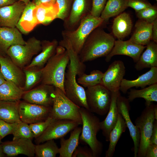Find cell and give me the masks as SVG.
I'll use <instances>...</instances> for the list:
<instances>
[{"label": "cell", "mask_w": 157, "mask_h": 157, "mask_svg": "<svg viewBox=\"0 0 157 157\" xmlns=\"http://www.w3.org/2000/svg\"><path fill=\"white\" fill-rule=\"evenodd\" d=\"M42 72V68L37 70L25 69L24 72L25 81L24 86L23 88L25 91H28L36 83L41 80Z\"/></svg>", "instance_id": "38"}, {"label": "cell", "mask_w": 157, "mask_h": 157, "mask_svg": "<svg viewBox=\"0 0 157 157\" xmlns=\"http://www.w3.org/2000/svg\"><path fill=\"white\" fill-rule=\"evenodd\" d=\"M32 1L36 6L42 3H55L56 0H33Z\"/></svg>", "instance_id": "51"}, {"label": "cell", "mask_w": 157, "mask_h": 157, "mask_svg": "<svg viewBox=\"0 0 157 157\" xmlns=\"http://www.w3.org/2000/svg\"><path fill=\"white\" fill-rule=\"evenodd\" d=\"M125 67L123 61L115 60L104 73L102 84L111 92L119 90L120 84L125 74Z\"/></svg>", "instance_id": "13"}, {"label": "cell", "mask_w": 157, "mask_h": 157, "mask_svg": "<svg viewBox=\"0 0 157 157\" xmlns=\"http://www.w3.org/2000/svg\"><path fill=\"white\" fill-rule=\"evenodd\" d=\"M82 127L77 126L71 132L69 138H61L59 148L60 157H72V155L79 143Z\"/></svg>", "instance_id": "29"}, {"label": "cell", "mask_w": 157, "mask_h": 157, "mask_svg": "<svg viewBox=\"0 0 157 157\" xmlns=\"http://www.w3.org/2000/svg\"><path fill=\"white\" fill-rule=\"evenodd\" d=\"M136 15L139 19L152 23L157 19V7L156 5L141 10L137 13Z\"/></svg>", "instance_id": "41"}, {"label": "cell", "mask_w": 157, "mask_h": 157, "mask_svg": "<svg viewBox=\"0 0 157 157\" xmlns=\"http://www.w3.org/2000/svg\"><path fill=\"white\" fill-rule=\"evenodd\" d=\"M79 125L72 120L55 119L40 136L35 138V142L38 144L48 140L61 138Z\"/></svg>", "instance_id": "11"}, {"label": "cell", "mask_w": 157, "mask_h": 157, "mask_svg": "<svg viewBox=\"0 0 157 157\" xmlns=\"http://www.w3.org/2000/svg\"><path fill=\"white\" fill-rule=\"evenodd\" d=\"M145 50L141 54L135 65L138 71L145 68L157 67V44L151 41L147 45Z\"/></svg>", "instance_id": "28"}, {"label": "cell", "mask_w": 157, "mask_h": 157, "mask_svg": "<svg viewBox=\"0 0 157 157\" xmlns=\"http://www.w3.org/2000/svg\"><path fill=\"white\" fill-rule=\"evenodd\" d=\"M151 5L148 0H127L128 7L133 9L136 13Z\"/></svg>", "instance_id": "45"}, {"label": "cell", "mask_w": 157, "mask_h": 157, "mask_svg": "<svg viewBox=\"0 0 157 157\" xmlns=\"http://www.w3.org/2000/svg\"><path fill=\"white\" fill-rule=\"evenodd\" d=\"M154 118L155 120H157V105H155L154 110Z\"/></svg>", "instance_id": "54"}, {"label": "cell", "mask_w": 157, "mask_h": 157, "mask_svg": "<svg viewBox=\"0 0 157 157\" xmlns=\"http://www.w3.org/2000/svg\"><path fill=\"white\" fill-rule=\"evenodd\" d=\"M35 145V155L37 157H56L59 153V148L54 140L47 141Z\"/></svg>", "instance_id": "35"}, {"label": "cell", "mask_w": 157, "mask_h": 157, "mask_svg": "<svg viewBox=\"0 0 157 157\" xmlns=\"http://www.w3.org/2000/svg\"><path fill=\"white\" fill-rule=\"evenodd\" d=\"M73 0H56L59 8L57 18L63 21L69 17L71 10Z\"/></svg>", "instance_id": "42"}, {"label": "cell", "mask_w": 157, "mask_h": 157, "mask_svg": "<svg viewBox=\"0 0 157 157\" xmlns=\"http://www.w3.org/2000/svg\"><path fill=\"white\" fill-rule=\"evenodd\" d=\"M41 50V41L33 37L26 41L24 44H17L10 47L7 54L17 65L22 68Z\"/></svg>", "instance_id": "8"}, {"label": "cell", "mask_w": 157, "mask_h": 157, "mask_svg": "<svg viewBox=\"0 0 157 157\" xmlns=\"http://www.w3.org/2000/svg\"><path fill=\"white\" fill-rule=\"evenodd\" d=\"M115 40L111 34L99 27L93 31L85 41L78 55L83 63L106 56L111 51Z\"/></svg>", "instance_id": "1"}, {"label": "cell", "mask_w": 157, "mask_h": 157, "mask_svg": "<svg viewBox=\"0 0 157 157\" xmlns=\"http://www.w3.org/2000/svg\"><path fill=\"white\" fill-rule=\"evenodd\" d=\"M82 127L79 140L89 145L93 157H99L103 149L102 143L97 138V135L100 130V121L98 117L88 109L81 107L80 109Z\"/></svg>", "instance_id": "3"}, {"label": "cell", "mask_w": 157, "mask_h": 157, "mask_svg": "<svg viewBox=\"0 0 157 157\" xmlns=\"http://www.w3.org/2000/svg\"><path fill=\"white\" fill-rule=\"evenodd\" d=\"M156 1H157V0H156Z\"/></svg>", "instance_id": "57"}, {"label": "cell", "mask_w": 157, "mask_h": 157, "mask_svg": "<svg viewBox=\"0 0 157 157\" xmlns=\"http://www.w3.org/2000/svg\"><path fill=\"white\" fill-rule=\"evenodd\" d=\"M26 43L21 33L16 27L0 26V54H7L8 50L12 46Z\"/></svg>", "instance_id": "20"}, {"label": "cell", "mask_w": 157, "mask_h": 157, "mask_svg": "<svg viewBox=\"0 0 157 157\" xmlns=\"http://www.w3.org/2000/svg\"><path fill=\"white\" fill-rule=\"evenodd\" d=\"M18 123H9L0 119V134L2 139L12 134Z\"/></svg>", "instance_id": "43"}, {"label": "cell", "mask_w": 157, "mask_h": 157, "mask_svg": "<svg viewBox=\"0 0 157 157\" xmlns=\"http://www.w3.org/2000/svg\"><path fill=\"white\" fill-rule=\"evenodd\" d=\"M85 91L89 110L100 115H106L111 102V92L102 84L87 88Z\"/></svg>", "instance_id": "7"}, {"label": "cell", "mask_w": 157, "mask_h": 157, "mask_svg": "<svg viewBox=\"0 0 157 157\" xmlns=\"http://www.w3.org/2000/svg\"><path fill=\"white\" fill-rule=\"evenodd\" d=\"M152 39L154 42L157 43V19L152 23Z\"/></svg>", "instance_id": "49"}, {"label": "cell", "mask_w": 157, "mask_h": 157, "mask_svg": "<svg viewBox=\"0 0 157 157\" xmlns=\"http://www.w3.org/2000/svg\"><path fill=\"white\" fill-rule=\"evenodd\" d=\"M77 75L75 67L70 62L65 75L64 84L65 94L70 100L76 105L89 110L86 100L85 90L76 81Z\"/></svg>", "instance_id": "9"}, {"label": "cell", "mask_w": 157, "mask_h": 157, "mask_svg": "<svg viewBox=\"0 0 157 157\" xmlns=\"http://www.w3.org/2000/svg\"><path fill=\"white\" fill-rule=\"evenodd\" d=\"M0 68L6 81L22 88L24 81V74L8 56L0 54Z\"/></svg>", "instance_id": "19"}, {"label": "cell", "mask_w": 157, "mask_h": 157, "mask_svg": "<svg viewBox=\"0 0 157 157\" xmlns=\"http://www.w3.org/2000/svg\"><path fill=\"white\" fill-rule=\"evenodd\" d=\"M126 128L127 126L124 118L119 113L116 124L110 133L109 145L106 152V157L113 156L117 143L122 133L125 131Z\"/></svg>", "instance_id": "31"}, {"label": "cell", "mask_w": 157, "mask_h": 157, "mask_svg": "<svg viewBox=\"0 0 157 157\" xmlns=\"http://www.w3.org/2000/svg\"><path fill=\"white\" fill-rule=\"evenodd\" d=\"M132 26L130 15L125 12L122 13L113 20L112 27L113 34L118 40H122L131 33Z\"/></svg>", "instance_id": "27"}, {"label": "cell", "mask_w": 157, "mask_h": 157, "mask_svg": "<svg viewBox=\"0 0 157 157\" xmlns=\"http://www.w3.org/2000/svg\"><path fill=\"white\" fill-rule=\"evenodd\" d=\"M13 140L21 138H26L32 140L33 134L28 124L22 121L18 122L13 131Z\"/></svg>", "instance_id": "39"}, {"label": "cell", "mask_w": 157, "mask_h": 157, "mask_svg": "<svg viewBox=\"0 0 157 157\" xmlns=\"http://www.w3.org/2000/svg\"><path fill=\"white\" fill-rule=\"evenodd\" d=\"M59 45L65 48L67 51L70 58V62L75 67L78 76L84 73L85 66L83 63L80 61L78 55L73 50L69 42L66 40L63 39L59 43Z\"/></svg>", "instance_id": "37"}, {"label": "cell", "mask_w": 157, "mask_h": 157, "mask_svg": "<svg viewBox=\"0 0 157 157\" xmlns=\"http://www.w3.org/2000/svg\"><path fill=\"white\" fill-rule=\"evenodd\" d=\"M149 144H157V120H155L149 141Z\"/></svg>", "instance_id": "48"}, {"label": "cell", "mask_w": 157, "mask_h": 157, "mask_svg": "<svg viewBox=\"0 0 157 157\" xmlns=\"http://www.w3.org/2000/svg\"><path fill=\"white\" fill-rule=\"evenodd\" d=\"M128 7L127 0H108L100 17L106 21L123 13Z\"/></svg>", "instance_id": "34"}, {"label": "cell", "mask_w": 157, "mask_h": 157, "mask_svg": "<svg viewBox=\"0 0 157 157\" xmlns=\"http://www.w3.org/2000/svg\"><path fill=\"white\" fill-rule=\"evenodd\" d=\"M145 105V108L134 122L135 125L139 129L140 134L137 157H145L155 120L154 110L155 105L152 102Z\"/></svg>", "instance_id": "6"}, {"label": "cell", "mask_w": 157, "mask_h": 157, "mask_svg": "<svg viewBox=\"0 0 157 157\" xmlns=\"http://www.w3.org/2000/svg\"><path fill=\"white\" fill-rule=\"evenodd\" d=\"M19 0H0V8L11 5Z\"/></svg>", "instance_id": "50"}, {"label": "cell", "mask_w": 157, "mask_h": 157, "mask_svg": "<svg viewBox=\"0 0 157 157\" xmlns=\"http://www.w3.org/2000/svg\"><path fill=\"white\" fill-rule=\"evenodd\" d=\"M104 73L100 70L92 71L89 74L84 73L78 76L77 83L84 87L88 88L102 84Z\"/></svg>", "instance_id": "36"}, {"label": "cell", "mask_w": 157, "mask_h": 157, "mask_svg": "<svg viewBox=\"0 0 157 157\" xmlns=\"http://www.w3.org/2000/svg\"><path fill=\"white\" fill-rule=\"evenodd\" d=\"M119 90L111 92V101L107 115L105 119L100 122V128L106 140L109 141L110 132L117 122L119 112L117 104Z\"/></svg>", "instance_id": "22"}, {"label": "cell", "mask_w": 157, "mask_h": 157, "mask_svg": "<svg viewBox=\"0 0 157 157\" xmlns=\"http://www.w3.org/2000/svg\"><path fill=\"white\" fill-rule=\"evenodd\" d=\"M130 101L127 98L119 94L117 99V104L119 113L124 118L127 127L134 143L133 151L134 157H137L140 140V134L138 128L132 122L129 115L130 110Z\"/></svg>", "instance_id": "14"}, {"label": "cell", "mask_w": 157, "mask_h": 157, "mask_svg": "<svg viewBox=\"0 0 157 157\" xmlns=\"http://www.w3.org/2000/svg\"><path fill=\"white\" fill-rule=\"evenodd\" d=\"M2 138H1V135H0V144H1V143H2V142H1V140H2Z\"/></svg>", "instance_id": "56"}, {"label": "cell", "mask_w": 157, "mask_h": 157, "mask_svg": "<svg viewBox=\"0 0 157 157\" xmlns=\"http://www.w3.org/2000/svg\"><path fill=\"white\" fill-rule=\"evenodd\" d=\"M59 8L56 2L42 3L36 6L33 14L38 24H49L57 18Z\"/></svg>", "instance_id": "23"}, {"label": "cell", "mask_w": 157, "mask_h": 157, "mask_svg": "<svg viewBox=\"0 0 157 157\" xmlns=\"http://www.w3.org/2000/svg\"><path fill=\"white\" fill-rule=\"evenodd\" d=\"M55 119L49 116L44 121L29 124L33 138L35 139L40 136Z\"/></svg>", "instance_id": "40"}, {"label": "cell", "mask_w": 157, "mask_h": 157, "mask_svg": "<svg viewBox=\"0 0 157 157\" xmlns=\"http://www.w3.org/2000/svg\"><path fill=\"white\" fill-rule=\"evenodd\" d=\"M35 7L32 1H30L26 5L16 26L21 33L27 34L38 25L33 14Z\"/></svg>", "instance_id": "25"}, {"label": "cell", "mask_w": 157, "mask_h": 157, "mask_svg": "<svg viewBox=\"0 0 157 157\" xmlns=\"http://www.w3.org/2000/svg\"><path fill=\"white\" fill-rule=\"evenodd\" d=\"M80 108L70 100L61 89L55 88L50 116L55 119L70 120L82 124Z\"/></svg>", "instance_id": "5"}, {"label": "cell", "mask_w": 157, "mask_h": 157, "mask_svg": "<svg viewBox=\"0 0 157 157\" xmlns=\"http://www.w3.org/2000/svg\"><path fill=\"white\" fill-rule=\"evenodd\" d=\"M146 46L139 44L129 40H115L114 46L109 53L106 57L105 60L109 62L113 56L117 55L126 56L131 57L136 63Z\"/></svg>", "instance_id": "16"}, {"label": "cell", "mask_w": 157, "mask_h": 157, "mask_svg": "<svg viewBox=\"0 0 157 157\" xmlns=\"http://www.w3.org/2000/svg\"><path fill=\"white\" fill-rule=\"evenodd\" d=\"M26 5L19 0L0 8V26L16 27Z\"/></svg>", "instance_id": "18"}, {"label": "cell", "mask_w": 157, "mask_h": 157, "mask_svg": "<svg viewBox=\"0 0 157 157\" xmlns=\"http://www.w3.org/2000/svg\"><path fill=\"white\" fill-rule=\"evenodd\" d=\"M152 23L139 19L136 23L135 29L129 39L137 44L147 45L152 39Z\"/></svg>", "instance_id": "26"}, {"label": "cell", "mask_w": 157, "mask_h": 157, "mask_svg": "<svg viewBox=\"0 0 157 157\" xmlns=\"http://www.w3.org/2000/svg\"><path fill=\"white\" fill-rule=\"evenodd\" d=\"M21 1L23 2L26 5L30 1V0H20Z\"/></svg>", "instance_id": "55"}, {"label": "cell", "mask_w": 157, "mask_h": 157, "mask_svg": "<svg viewBox=\"0 0 157 157\" xmlns=\"http://www.w3.org/2000/svg\"><path fill=\"white\" fill-rule=\"evenodd\" d=\"M92 0H73L71 10L68 17L64 21V30L72 31L75 30L82 20L90 14Z\"/></svg>", "instance_id": "12"}, {"label": "cell", "mask_w": 157, "mask_h": 157, "mask_svg": "<svg viewBox=\"0 0 157 157\" xmlns=\"http://www.w3.org/2000/svg\"><path fill=\"white\" fill-rule=\"evenodd\" d=\"M69 61L67 50L58 45L54 54L42 68V84L53 86L60 89L65 93L64 84L65 70Z\"/></svg>", "instance_id": "2"}, {"label": "cell", "mask_w": 157, "mask_h": 157, "mask_svg": "<svg viewBox=\"0 0 157 157\" xmlns=\"http://www.w3.org/2000/svg\"><path fill=\"white\" fill-rule=\"evenodd\" d=\"M6 155L3 152L2 145L1 144H0V157H5Z\"/></svg>", "instance_id": "53"}, {"label": "cell", "mask_w": 157, "mask_h": 157, "mask_svg": "<svg viewBox=\"0 0 157 157\" xmlns=\"http://www.w3.org/2000/svg\"><path fill=\"white\" fill-rule=\"evenodd\" d=\"M72 157H93V156L90 148L86 146H78L74 151Z\"/></svg>", "instance_id": "46"}, {"label": "cell", "mask_w": 157, "mask_h": 157, "mask_svg": "<svg viewBox=\"0 0 157 157\" xmlns=\"http://www.w3.org/2000/svg\"><path fill=\"white\" fill-rule=\"evenodd\" d=\"M104 22L100 17H96L90 14L82 20L75 30L72 31H63V39L67 40L73 51L79 55L90 33L96 28L100 26Z\"/></svg>", "instance_id": "4"}, {"label": "cell", "mask_w": 157, "mask_h": 157, "mask_svg": "<svg viewBox=\"0 0 157 157\" xmlns=\"http://www.w3.org/2000/svg\"><path fill=\"white\" fill-rule=\"evenodd\" d=\"M108 0H92L90 14L96 17H100Z\"/></svg>", "instance_id": "44"}, {"label": "cell", "mask_w": 157, "mask_h": 157, "mask_svg": "<svg viewBox=\"0 0 157 157\" xmlns=\"http://www.w3.org/2000/svg\"><path fill=\"white\" fill-rule=\"evenodd\" d=\"M51 107L19 101L18 111L20 120L28 124L45 120L50 115Z\"/></svg>", "instance_id": "10"}, {"label": "cell", "mask_w": 157, "mask_h": 157, "mask_svg": "<svg viewBox=\"0 0 157 157\" xmlns=\"http://www.w3.org/2000/svg\"><path fill=\"white\" fill-rule=\"evenodd\" d=\"M25 92L23 88L6 81L0 85V100L19 101Z\"/></svg>", "instance_id": "33"}, {"label": "cell", "mask_w": 157, "mask_h": 157, "mask_svg": "<svg viewBox=\"0 0 157 157\" xmlns=\"http://www.w3.org/2000/svg\"><path fill=\"white\" fill-rule=\"evenodd\" d=\"M156 83H157V67H152L135 80H131L123 78L119 90L123 93L126 94L128 90L132 87H140L142 89Z\"/></svg>", "instance_id": "21"}, {"label": "cell", "mask_w": 157, "mask_h": 157, "mask_svg": "<svg viewBox=\"0 0 157 157\" xmlns=\"http://www.w3.org/2000/svg\"><path fill=\"white\" fill-rule=\"evenodd\" d=\"M157 157V144H149L147 147L145 157Z\"/></svg>", "instance_id": "47"}, {"label": "cell", "mask_w": 157, "mask_h": 157, "mask_svg": "<svg viewBox=\"0 0 157 157\" xmlns=\"http://www.w3.org/2000/svg\"><path fill=\"white\" fill-rule=\"evenodd\" d=\"M128 92L130 102L137 98H143L145 100V105H148L154 101L157 102V83L149 85L141 90L130 88Z\"/></svg>", "instance_id": "32"}, {"label": "cell", "mask_w": 157, "mask_h": 157, "mask_svg": "<svg viewBox=\"0 0 157 157\" xmlns=\"http://www.w3.org/2000/svg\"><path fill=\"white\" fill-rule=\"evenodd\" d=\"M4 153L8 157H14L23 154L28 157L35 156V145L32 140L21 138L2 142Z\"/></svg>", "instance_id": "17"}, {"label": "cell", "mask_w": 157, "mask_h": 157, "mask_svg": "<svg viewBox=\"0 0 157 157\" xmlns=\"http://www.w3.org/2000/svg\"><path fill=\"white\" fill-rule=\"evenodd\" d=\"M6 81L0 70V85L4 83Z\"/></svg>", "instance_id": "52"}, {"label": "cell", "mask_w": 157, "mask_h": 157, "mask_svg": "<svg viewBox=\"0 0 157 157\" xmlns=\"http://www.w3.org/2000/svg\"><path fill=\"white\" fill-rule=\"evenodd\" d=\"M41 52L34 57L25 69L35 67L42 68L49 59L55 53L59 43L56 39L51 41L44 40L41 41Z\"/></svg>", "instance_id": "24"}, {"label": "cell", "mask_w": 157, "mask_h": 157, "mask_svg": "<svg viewBox=\"0 0 157 157\" xmlns=\"http://www.w3.org/2000/svg\"><path fill=\"white\" fill-rule=\"evenodd\" d=\"M55 88L52 85L42 84L37 88L26 91L22 98L29 103L51 107Z\"/></svg>", "instance_id": "15"}, {"label": "cell", "mask_w": 157, "mask_h": 157, "mask_svg": "<svg viewBox=\"0 0 157 157\" xmlns=\"http://www.w3.org/2000/svg\"><path fill=\"white\" fill-rule=\"evenodd\" d=\"M19 101L0 100V119L11 123L22 121L18 111Z\"/></svg>", "instance_id": "30"}]
</instances>
